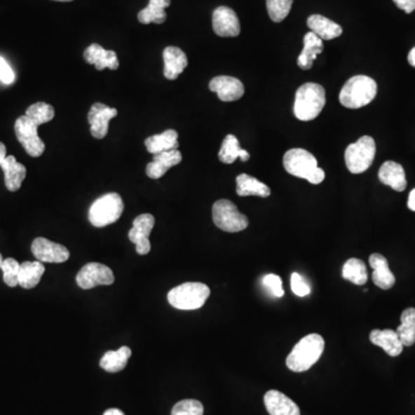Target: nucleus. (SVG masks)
Wrapping results in <instances>:
<instances>
[{
  "label": "nucleus",
  "instance_id": "obj_42",
  "mask_svg": "<svg viewBox=\"0 0 415 415\" xmlns=\"http://www.w3.org/2000/svg\"><path fill=\"white\" fill-rule=\"evenodd\" d=\"M407 207H409V210L415 211V189L409 193Z\"/></svg>",
  "mask_w": 415,
  "mask_h": 415
},
{
  "label": "nucleus",
  "instance_id": "obj_22",
  "mask_svg": "<svg viewBox=\"0 0 415 415\" xmlns=\"http://www.w3.org/2000/svg\"><path fill=\"white\" fill-rule=\"evenodd\" d=\"M379 179L384 185L390 186L397 191H405L407 186L405 170L398 163L388 161L383 163L379 171Z\"/></svg>",
  "mask_w": 415,
  "mask_h": 415
},
{
  "label": "nucleus",
  "instance_id": "obj_46",
  "mask_svg": "<svg viewBox=\"0 0 415 415\" xmlns=\"http://www.w3.org/2000/svg\"><path fill=\"white\" fill-rule=\"evenodd\" d=\"M55 1H62V3H67V1H73V0H55Z\"/></svg>",
  "mask_w": 415,
  "mask_h": 415
},
{
  "label": "nucleus",
  "instance_id": "obj_13",
  "mask_svg": "<svg viewBox=\"0 0 415 415\" xmlns=\"http://www.w3.org/2000/svg\"><path fill=\"white\" fill-rule=\"evenodd\" d=\"M32 252L39 262L62 263L69 257V252L65 246L52 243L46 238H36L32 243Z\"/></svg>",
  "mask_w": 415,
  "mask_h": 415
},
{
  "label": "nucleus",
  "instance_id": "obj_23",
  "mask_svg": "<svg viewBox=\"0 0 415 415\" xmlns=\"http://www.w3.org/2000/svg\"><path fill=\"white\" fill-rule=\"evenodd\" d=\"M369 338L374 345L382 347L390 357H398L402 354L404 345L399 339L396 331L391 330V329H386V330L375 329L370 332Z\"/></svg>",
  "mask_w": 415,
  "mask_h": 415
},
{
  "label": "nucleus",
  "instance_id": "obj_1",
  "mask_svg": "<svg viewBox=\"0 0 415 415\" xmlns=\"http://www.w3.org/2000/svg\"><path fill=\"white\" fill-rule=\"evenodd\" d=\"M325 339L321 334H311L302 338L286 358V366L295 373L311 369L318 362L325 351Z\"/></svg>",
  "mask_w": 415,
  "mask_h": 415
},
{
  "label": "nucleus",
  "instance_id": "obj_2",
  "mask_svg": "<svg viewBox=\"0 0 415 415\" xmlns=\"http://www.w3.org/2000/svg\"><path fill=\"white\" fill-rule=\"evenodd\" d=\"M283 163L290 175L306 179L313 185H318L325 179V171L318 168V159L307 150L301 148L289 150L284 155Z\"/></svg>",
  "mask_w": 415,
  "mask_h": 415
},
{
  "label": "nucleus",
  "instance_id": "obj_43",
  "mask_svg": "<svg viewBox=\"0 0 415 415\" xmlns=\"http://www.w3.org/2000/svg\"><path fill=\"white\" fill-rule=\"evenodd\" d=\"M6 157V147L3 142H0V163L3 162Z\"/></svg>",
  "mask_w": 415,
  "mask_h": 415
},
{
  "label": "nucleus",
  "instance_id": "obj_26",
  "mask_svg": "<svg viewBox=\"0 0 415 415\" xmlns=\"http://www.w3.org/2000/svg\"><path fill=\"white\" fill-rule=\"evenodd\" d=\"M144 144H146L147 150L153 155L177 150L179 147L178 133H177V130H168L163 132L162 134L148 137L144 141Z\"/></svg>",
  "mask_w": 415,
  "mask_h": 415
},
{
  "label": "nucleus",
  "instance_id": "obj_32",
  "mask_svg": "<svg viewBox=\"0 0 415 415\" xmlns=\"http://www.w3.org/2000/svg\"><path fill=\"white\" fill-rule=\"evenodd\" d=\"M402 325L397 328L399 339L404 346H412L415 343V308H407L400 316Z\"/></svg>",
  "mask_w": 415,
  "mask_h": 415
},
{
  "label": "nucleus",
  "instance_id": "obj_4",
  "mask_svg": "<svg viewBox=\"0 0 415 415\" xmlns=\"http://www.w3.org/2000/svg\"><path fill=\"white\" fill-rule=\"evenodd\" d=\"M377 85L367 75H355L345 83L339 94V102L347 109H360L376 97Z\"/></svg>",
  "mask_w": 415,
  "mask_h": 415
},
{
  "label": "nucleus",
  "instance_id": "obj_28",
  "mask_svg": "<svg viewBox=\"0 0 415 415\" xmlns=\"http://www.w3.org/2000/svg\"><path fill=\"white\" fill-rule=\"evenodd\" d=\"M237 194L239 196H259L269 198L271 194L269 187L257 178L243 173L237 177Z\"/></svg>",
  "mask_w": 415,
  "mask_h": 415
},
{
  "label": "nucleus",
  "instance_id": "obj_41",
  "mask_svg": "<svg viewBox=\"0 0 415 415\" xmlns=\"http://www.w3.org/2000/svg\"><path fill=\"white\" fill-rule=\"evenodd\" d=\"M393 3L405 13H412L415 11V0H393Z\"/></svg>",
  "mask_w": 415,
  "mask_h": 415
},
{
  "label": "nucleus",
  "instance_id": "obj_21",
  "mask_svg": "<svg viewBox=\"0 0 415 415\" xmlns=\"http://www.w3.org/2000/svg\"><path fill=\"white\" fill-rule=\"evenodd\" d=\"M0 168L3 169L5 175V185L10 191H19L26 178V166L18 162L14 156H7L3 162L0 163Z\"/></svg>",
  "mask_w": 415,
  "mask_h": 415
},
{
  "label": "nucleus",
  "instance_id": "obj_29",
  "mask_svg": "<svg viewBox=\"0 0 415 415\" xmlns=\"http://www.w3.org/2000/svg\"><path fill=\"white\" fill-rule=\"evenodd\" d=\"M218 158L224 164H233L238 158H240L243 162L250 161V155L246 150L241 149L237 137L229 134L222 143Z\"/></svg>",
  "mask_w": 415,
  "mask_h": 415
},
{
  "label": "nucleus",
  "instance_id": "obj_8",
  "mask_svg": "<svg viewBox=\"0 0 415 415\" xmlns=\"http://www.w3.org/2000/svg\"><path fill=\"white\" fill-rule=\"evenodd\" d=\"M212 219L218 229L230 233L245 230L250 224L248 218L238 210L233 202L218 200L212 207Z\"/></svg>",
  "mask_w": 415,
  "mask_h": 415
},
{
  "label": "nucleus",
  "instance_id": "obj_12",
  "mask_svg": "<svg viewBox=\"0 0 415 415\" xmlns=\"http://www.w3.org/2000/svg\"><path fill=\"white\" fill-rule=\"evenodd\" d=\"M117 109L109 107L105 104L95 103L88 114L90 123V133L95 139L102 140L107 137L111 119L117 117Z\"/></svg>",
  "mask_w": 415,
  "mask_h": 415
},
{
  "label": "nucleus",
  "instance_id": "obj_9",
  "mask_svg": "<svg viewBox=\"0 0 415 415\" xmlns=\"http://www.w3.org/2000/svg\"><path fill=\"white\" fill-rule=\"evenodd\" d=\"M18 141L22 144L28 155L39 157L46 151V144L39 137V125L25 116L18 118L14 125Z\"/></svg>",
  "mask_w": 415,
  "mask_h": 415
},
{
  "label": "nucleus",
  "instance_id": "obj_35",
  "mask_svg": "<svg viewBox=\"0 0 415 415\" xmlns=\"http://www.w3.org/2000/svg\"><path fill=\"white\" fill-rule=\"evenodd\" d=\"M293 0H266V10L273 22H282L292 8Z\"/></svg>",
  "mask_w": 415,
  "mask_h": 415
},
{
  "label": "nucleus",
  "instance_id": "obj_25",
  "mask_svg": "<svg viewBox=\"0 0 415 415\" xmlns=\"http://www.w3.org/2000/svg\"><path fill=\"white\" fill-rule=\"evenodd\" d=\"M323 51V41L313 32L304 37V49L299 55L298 65L301 69H311L318 55Z\"/></svg>",
  "mask_w": 415,
  "mask_h": 415
},
{
  "label": "nucleus",
  "instance_id": "obj_14",
  "mask_svg": "<svg viewBox=\"0 0 415 415\" xmlns=\"http://www.w3.org/2000/svg\"><path fill=\"white\" fill-rule=\"evenodd\" d=\"M212 28L221 37H237L240 34V22L232 8L219 6L212 14Z\"/></svg>",
  "mask_w": 415,
  "mask_h": 415
},
{
  "label": "nucleus",
  "instance_id": "obj_5",
  "mask_svg": "<svg viewBox=\"0 0 415 415\" xmlns=\"http://www.w3.org/2000/svg\"><path fill=\"white\" fill-rule=\"evenodd\" d=\"M210 289L202 283H185L177 286L168 294L170 305L180 311H195L205 305Z\"/></svg>",
  "mask_w": 415,
  "mask_h": 415
},
{
  "label": "nucleus",
  "instance_id": "obj_18",
  "mask_svg": "<svg viewBox=\"0 0 415 415\" xmlns=\"http://www.w3.org/2000/svg\"><path fill=\"white\" fill-rule=\"evenodd\" d=\"M182 161V155L178 149L154 155L153 162L147 165L146 173L149 178L159 179L173 166Z\"/></svg>",
  "mask_w": 415,
  "mask_h": 415
},
{
  "label": "nucleus",
  "instance_id": "obj_47",
  "mask_svg": "<svg viewBox=\"0 0 415 415\" xmlns=\"http://www.w3.org/2000/svg\"><path fill=\"white\" fill-rule=\"evenodd\" d=\"M4 259L3 257H1V254H0V266H1V263H3Z\"/></svg>",
  "mask_w": 415,
  "mask_h": 415
},
{
  "label": "nucleus",
  "instance_id": "obj_7",
  "mask_svg": "<svg viewBox=\"0 0 415 415\" xmlns=\"http://www.w3.org/2000/svg\"><path fill=\"white\" fill-rule=\"evenodd\" d=\"M376 154V144L373 137H362L357 142L347 147L345 163L347 169L353 175L366 172L373 164Z\"/></svg>",
  "mask_w": 415,
  "mask_h": 415
},
{
  "label": "nucleus",
  "instance_id": "obj_30",
  "mask_svg": "<svg viewBox=\"0 0 415 415\" xmlns=\"http://www.w3.org/2000/svg\"><path fill=\"white\" fill-rule=\"evenodd\" d=\"M130 355L132 351L127 346L121 347L118 351H107L100 361V366L107 373H118L126 367Z\"/></svg>",
  "mask_w": 415,
  "mask_h": 415
},
{
  "label": "nucleus",
  "instance_id": "obj_45",
  "mask_svg": "<svg viewBox=\"0 0 415 415\" xmlns=\"http://www.w3.org/2000/svg\"><path fill=\"white\" fill-rule=\"evenodd\" d=\"M407 59H409V65L415 67V48H413V49L409 51Z\"/></svg>",
  "mask_w": 415,
  "mask_h": 415
},
{
  "label": "nucleus",
  "instance_id": "obj_38",
  "mask_svg": "<svg viewBox=\"0 0 415 415\" xmlns=\"http://www.w3.org/2000/svg\"><path fill=\"white\" fill-rule=\"evenodd\" d=\"M263 284L266 287L270 290V292L273 293L277 298H282L284 295V290H283V283L280 277L273 273L266 275L263 278Z\"/></svg>",
  "mask_w": 415,
  "mask_h": 415
},
{
  "label": "nucleus",
  "instance_id": "obj_44",
  "mask_svg": "<svg viewBox=\"0 0 415 415\" xmlns=\"http://www.w3.org/2000/svg\"><path fill=\"white\" fill-rule=\"evenodd\" d=\"M103 415H125V414H123V411H121V409H107V411H105V412H104Z\"/></svg>",
  "mask_w": 415,
  "mask_h": 415
},
{
  "label": "nucleus",
  "instance_id": "obj_15",
  "mask_svg": "<svg viewBox=\"0 0 415 415\" xmlns=\"http://www.w3.org/2000/svg\"><path fill=\"white\" fill-rule=\"evenodd\" d=\"M209 89L223 102L238 101L245 94L243 82L233 76H216L209 83Z\"/></svg>",
  "mask_w": 415,
  "mask_h": 415
},
{
  "label": "nucleus",
  "instance_id": "obj_36",
  "mask_svg": "<svg viewBox=\"0 0 415 415\" xmlns=\"http://www.w3.org/2000/svg\"><path fill=\"white\" fill-rule=\"evenodd\" d=\"M0 269L3 270L4 282L7 286L15 287V286L19 285L18 276H19L20 263L18 262L17 259H13V257L4 259L1 266H0Z\"/></svg>",
  "mask_w": 415,
  "mask_h": 415
},
{
  "label": "nucleus",
  "instance_id": "obj_6",
  "mask_svg": "<svg viewBox=\"0 0 415 415\" xmlns=\"http://www.w3.org/2000/svg\"><path fill=\"white\" fill-rule=\"evenodd\" d=\"M123 202L121 195L109 193L97 198L89 209V222L95 227L114 224L121 217Z\"/></svg>",
  "mask_w": 415,
  "mask_h": 415
},
{
  "label": "nucleus",
  "instance_id": "obj_39",
  "mask_svg": "<svg viewBox=\"0 0 415 415\" xmlns=\"http://www.w3.org/2000/svg\"><path fill=\"white\" fill-rule=\"evenodd\" d=\"M291 289L292 292L298 297H306L311 293V287L298 273H293L291 276Z\"/></svg>",
  "mask_w": 415,
  "mask_h": 415
},
{
  "label": "nucleus",
  "instance_id": "obj_27",
  "mask_svg": "<svg viewBox=\"0 0 415 415\" xmlns=\"http://www.w3.org/2000/svg\"><path fill=\"white\" fill-rule=\"evenodd\" d=\"M46 273V266H43L42 262L35 261V262H23L20 264L19 285L23 289H34L35 286L39 285L43 275Z\"/></svg>",
  "mask_w": 415,
  "mask_h": 415
},
{
  "label": "nucleus",
  "instance_id": "obj_37",
  "mask_svg": "<svg viewBox=\"0 0 415 415\" xmlns=\"http://www.w3.org/2000/svg\"><path fill=\"white\" fill-rule=\"evenodd\" d=\"M205 409L201 402L195 399H185L173 406L171 415H203Z\"/></svg>",
  "mask_w": 415,
  "mask_h": 415
},
{
  "label": "nucleus",
  "instance_id": "obj_31",
  "mask_svg": "<svg viewBox=\"0 0 415 415\" xmlns=\"http://www.w3.org/2000/svg\"><path fill=\"white\" fill-rule=\"evenodd\" d=\"M171 5V0H149V5L137 14V20L143 25L165 22V8Z\"/></svg>",
  "mask_w": 415,
  "mask_h": 415
},
{
  "label": "nucleus",
  "instance_id": "obj_33",
  "mask_svg": "<svg viewBox=\"0 0 415 415\" xmlns=\"http://www.w3.org/2000/svg\"><path fill=\"white\" fill-rule=\"evenodd\" d=\"M343 278L348 282L353 283L355 285H365L368 280L367 266L363 261L359 259H347L341 271Z\"/></svg>",
  "mask_w": 415,
  "mask_h": 415
},
{
  "label": "nucleus",
  "instance_id": "obj_24",
  "mask_svg": "<svg viewBox=\"0 0 415 415\" xmlns=\"http://www.w3.org/2000/svg\"><path fill=\"white\" fill-rule=\"evenodd\" d=\"M309 29L320 37L322 41H330V39H337L343 34V28L338 23L331 21L328 18L323 15L314 14L311 15L307 20Z\"/></svg>",
  "mask_w": 415,
  "mask_h": 415
},
{
  "label": "nucleus",
  "instance_id": "obj_11",
  "mask_svg": "<svg viewBox=\"0 0 415 415\" xmlns=\"http://www.w3.org/2000/svg\"><path fill=\"white\" fill-rule=\"evenodd\" d=\"M155 225V217L153 215L142 214L137 216L133 222V227L130 229L128 238L137 247L139 255H147L151 250L149 236Z\"/></svg>",
  "mask_w": 415,
  "mask_h": 415
},
{
  "label": "nucleus",
  "instance_id": "obj_20",
  "mask_svg": "<svg viewBox=\"0 0 415 415\" xmlns=\"http://www.w3.org/2000/svg\"><path fill=\"white\" fill-rule=\"evenodd\" d=\"M369 264L374 270L372 278L375 285L382 290H390L395 285L396 278L391 273L389 263L386 257L379 253L372 254L369 257Z\"/></svg>",
  "mask_w": 415,
  "mask_h": 415
},
{
  "label": "nucleus",
  "instance_id": "obj_34",
  "mask_svg": "<svg viewBox=\"0 0 415 415\" xmlns=\"http://www.w3.org/2000/svg\"><path fill=\"white\" fill-rule=\"evenodd\" d=\"M55 114L53 107L50 104L44 103V102L33 104L26 110L27 117L35 121L39 126L51 121L55 118Z\"/></svg>",
  "mask_w": 415,
  "mask_h": 415
},
{
  "label": "nucleus",
  "instance_id": "obj_3",
  "mask_svg": "<svg viewBox=\"0 0 415 415\" xmlns=\"http://www.w3.org/2000/svg\"><path fill=\"white\" fill-rule=\"evenodd\" d=\"M325 105V88L314 82H308L297 91L293 111L299 121H311L318 117Z\"/></svg>",
  "mask_w": 415,
  "mask_h": 415
},
{
  "label": "nucleus",
  "instance_id": "obj_19",
  "mask_svg": "<svg viewBox=\"0 0 415 415\" xmlns=\"http://www.w3.org/2000/svg\"><path fill=\"white\" fill-rule=\"evenodd\" d=\"M164 76L168 80H175L189 65L187 55L177 46H168L163 52Z\"/></svg>",
  "mask_w": 415,
  "mask_h": 415
},
{
  "label": "nucleus",
  "instance_id": "obj_16",
  "mask_svg": "<svg viewBox=\"0 0 415 415\" xmlns=\"http://www.w3.org/2000/svg\"><path fill=\"white\" fill-rule=\"evenodd\" d=\"M83 58L89 65H95L98 71L119 69L117 53L112 50H105L100 44H91L83 52Z\"/></svg>",
  "mask_w": 415,
  "mask_h": 415
},
{
  "label": "nucleus",
  "instance_id": "obj_10",
  "mask_svg": "<svg viewBox=\"0 0 415 415\" xmlns=\"http://www.w3.org/2000/svg\"><path fill=\"white\" fill-rule=\"evenodd\" d=\"M114 283V271L101 263H88L76 275V284L82 290L94 289L98 285H111Z\"/></svg>",
  "mask_w": 415,
  "mask_h": 415
},
{
  "label": "nucleus",
  "instance_id": "obj_17",
  "mask_svg": "<svg viewBox=\"0 0 415 415\" xmlns=\"http://www.w3.org/2000/svg\"><path fill=\"white\" fill-rule=\"evenodd\" d=\"M264 405L270 415H300V409L292 399L277 390L266 393Z\"/></svg>",
  "mask_w": 415,
  "mask_h": 415
},
{
  "label": "nucleus",
  "instance_id": "obj_40",
  "mask_svg": "<svg viewBox=\"0 0 415 415\" xmlns=\"http://www.w3.org/2000/svg\"><path fill=\"white\" fill-rule=\"evenodd\" d=\"M15 80V74L11 66L7 64L6 60L0 57V81L5 85H12Z\"/></svg>",
  "mask_w": 415,
  "mask_h": 415
}]
</instances>
